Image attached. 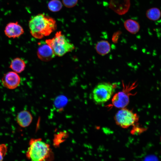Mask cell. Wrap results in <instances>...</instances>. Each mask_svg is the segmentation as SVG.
Masks as SVG:
<instances>
[{
    "label": "cell",
    "instance_id": "1",
    "mask_svg": "<svg viewBox=\"0 0 161 161\" xmlns=\"http://www.w3.org/2000/svg\"><path fill=\"white\" fill-rule=\"evenodd\" d=\"M30 33L34 38L41 39L49 35L57 28V24L53 18L44 13L38 14L29 21Z\"/></svg>",
    "mask_w": 161,
    "mask_h": 161
},
{
    "label": "cell",
    "instance_id": "2",
    "mask_svg": "<svg viewBox=\"0 0 161 161\" xmlns=\"http://www.w3.org/2000/svg\"><path fill=\"white\" fill-rule=\"evenodd\" d=\"M26 157L30 161H53L54 155L50 145L41 138H32L29 142Z\"/></svg>",
    "mask_w": 161,
    "mask_h": 161
},
{
    "label": "cell",
    "instance_id": "3",
    "mask_svg": "<svg viewBox=\"0 0 161 161\" xmlns=\"http://www.w3.org/2000/svg\"><path fill=\"white\" fill-rule=\"evenodd\" d=\"M45 41L52 48L55 55L58 56H62L75 49L74 45L61 31L57 32L54 37Z\"/></svg>",
    "mask_w": 161,
    "mask_h": 161
},
{
    "label": "cell",
    "instance_id": "4",
    "mask_svg": "<svg viewBox=\"0 0 161 161\" xmlns=\"http://www.w3.org/2000/svg\"><path fill=\"white\" fill-rule=\"evenodd\" d=\"M115 85L109 83L101 82L98 83L92 91V97L94 102L101 104L108 101L112 96Z\"/></svg>",
    "mask_w": 161,
    "mask_h": 161
},
{
    "label": "cell",
    "instance_id": "5",
    "mask_svg": "<svg viewBox=\"0 0 161 161\" xmlns=\"http://www.w3.org/2000/svg\"><path fill=\"white\" fill-rule=\"evenodd\" d=\"M114 120L117 125L126 129L136 125L139 120V117L132 110L124 108L117 112L115 115Z\"/></svg>",
    "mask_w": 161,
    "mask_h": 161
},
{
    "label": "cell",
    "instance_id": "6",
    "mask_svg": "<svg viewBox=\"0 0 161 161\" xmlns=\"http://www.w3.org/2000/svg\"><path fill=\"white\" fill-rule=\"evenodd\" d=\"M132 87H124L122 91L115 94L112 100V106L120 109L126 108L129 103L130 97L132 95L131 91L133 88Z\"/></svg>",
    "mask_w": 161,
    "mask_h": 161
},
{
    "label": "cell",
    "instance_id": "7",
    "mask_svg": "<svg viewBox=\"0 0 161 161\" xmlns=\"http://www.w3.org/2000/svg\"><path fill=\"white\" fill-rule=\"evenodd\" d=\"M38 44L37 55L40 60L48 61L55 57V55L53 50L46 41H41Z\"/></svg>",
    "mask_w": 161,
    "mask_h": 161
},
{
    "label": "cell",
    "instance_id": "8",
    "mask_svg": "<svg viewBox=\"0 0 161 161\" xmlns=\"http://www.w3.org/2000/svg\"><path fill=\"white\" fill-rule=\"evenodd\" d=\"M21 81L20 77L17 73L9 72L4 74L2 79V83L6 88L13 89L17 88Z\"/></svg>",
    "mask_w": 161,
    "mask_h": 161
},
{
    "label": "cell",
    "instance_id": "9",
    "mask_svg": "<svg viewBox=\"0 0 161 161\" xmlns=\"http://www.w3.org/2000/svg\"><path fill=\"white\" fill-rule=\"evenodd\" d=\"M24 32L23 27L17 21L7 24L4 30V33L7 37L13 38L19 37Z\"/></svg>",
    "mask_w": 161,
    "mask_h": 161
},
{
    "label": "cell",
    "instance_id": "10",
    "mask_svg": "<svg viewBox=\"0 0 161 161\" xmlns=\"http://www.w3.org/2000/svg\"><path fill=\"white\" fill-rule=\"evenodd\" d=\"M110 7L119 15L126 14L130 5V0H110Z\"/></svg>",
    "mask_w": 161,
    "mask_h": 161
},
{
    "label": "cell",
    "instance_id": "11",
    "mask_svg": "<svg viewBox=\"0 0 161 161\" xmlns=\"http://www.w3.org/2000/svg\"><path fill=\"white\" fill-rule=\"evenodd\" d=\"M32 120V117L30 113L27 110H23L17 114L16 120L18 125L21 127H26L28 126Z\"/></svg>",
    "mask_w": 161,
    "mask_h": 161
},
{
    "label": "cell",
    "instance_id": "12",
    "mask_svg": "<svg viewBox=\"0 0 161 161\" xmlns=\"http://www.w3.org/2000/svg\"><path fill=\"white\" fill-rule=\"evenodd\" d=\"M95 50L98 54L102 56L105 55L110 52V45L107 41H99L96 44Z\"/></svg>",
    "mask_w": 161,
    "mask_h": 161
},
{
    "label": "cell",
    "instance_id": "13",
    "mask_svg": "<svg viewBox=\"0 0 161 161\" xmlns=\"http://www.w3.org/2000/svg\"><path fill=\"white\" fill-rule=\"evenodd\" d=\"M26 67L24 61L19 58H15L11 61L10 67L14 72L20 73L23 72Z\"/></svg>",
    "mask_w": 161,
    "mask_h": 161
},
{
    "label": "cell",
    "instance_id": "14",
    "mask_svg": "<svg viewBox=\"0 0 161 161\" xmlns=\"http://www.w3.org/2000/svg\"><path fill=\"white\" fill-rule=\"evenodd\" d=\"M124 26L127 31L133 34L137 33L140 28L139 23L136 21L131 19L126 20L124 23Z\"/></svg>",
    "mask_w": 161,
    "mask_h": 161
},
{
    "label": "cell",
    "instance_id": "15",
    "mask_svg": "<svg viewBox=\"0 0 161 161\" xmlns=\"http://www.w3.org/2000/svg\"><path fill=\"white\" fill-rule=\"evenodd\" d=\"M146 16L148 19L152 21H156L160 18L161 12L157 7H152L146 11Z\"/></svg>",
    "mask_w": 161,
    "mask_h": 161
},
{
    "label": "cell",
    "instance_id": "16",
    "mask_svg": "<svg viewBox=\"0 0 161 161\" xmlns=\"http://www.w3.org/2000/svg\"><path fill=\"white\" fill-rule=\"evenodd\" d=\"M62 4L59 0H51L48 4V8L52 12H57L61 10Z\"/></svg>",
    "mask_w": 161,
    "mask_h": 161
},
{
    "label": "cell",
    "instance_id": "17",
    "mask_svg": "<svg viewBox=\"0 0 161 161\" xmlns=\"http://www.w3.org/2000/svg\"><path fill=\"white\" fill-rule=\"evenodd\" d=\"M78 1V0H62L64 5L69 8L75 7L77 4Z\"/></svg>",
    "mask_w": 161,
    "mask_h": 161
},
{
    "label": "cell",
    "instance_id": "18",
    "mask_svg": "<svg viewBox=\"0 0 161 161\" xmlns=\"http://www.w3.org/2000/svg\"><path fill=\"white\" fill-rule=\"evenodd\" d=\"M7 151V145L4 144H0V161H3Z\"/></svg>",
    "mask_w": 161,
    "mask_h": 161
},
{
    "label": "cell",
    "instance_id": "19",
    "mask_svg": "<svg viewBox=\"0 0 161 161\" xmlns=\"http://www.w3.org/2000/svg\"><path fill=\"white\" fill-rule=\"evenodd\" d=\"M145 128L140 127L135 125L134 126L131 131V133L133 134H139L145 131Z\"/></svg>",
    "mask_w": 161,
    "mask_h": 161
},
{
    "label": "cell",
    "instance_id": "20",
    "mask_svg": "<svg viewBox=\"0 0 161 161\" xmlns=\"http://www.w3.org/2000/svg\"><path fill=\"white\" fill-rule=\"evenodd\" d=\"M65 98L64 97H59L57 99L55 102V104L56 106L58 107H60V106H62V105L64 104L65 103V101L66 100H65Z\"/></svg>",
    "mask_w": 161,
    "mask_h": 161
},
{
    "label": "cell",
    "instance_id": "21",
    "mask_svg": "<svg viewBox=\"0 0 161 161\" xmlns=\"http://www.w3.org/2000/svg\"><path fill=\"white\" fill-rule=\"evenodd\" d=\"M160 141L161 142V137H160Z\"/></svg>",
    "mask_w": 161,
    "mask_h": 161
}]
</instances>
